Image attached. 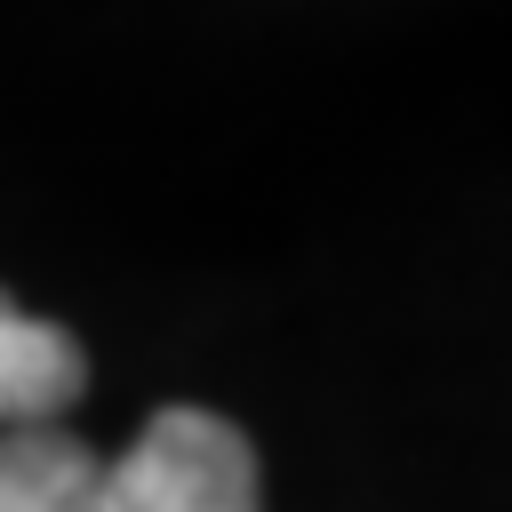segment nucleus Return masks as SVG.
Returning a JSON list of instances; mask_svg holds the SVG:
<instances>
[{
	"label": "nucleus",
	"mask_w": 512,
	"mask_h": 512,
	"mask_svg": "<svg viewBox=\"0 0 512 512\" xmlns=\"http://www.w3.org/2000/svg\"><path fill=\"white\" fill-rule=\"evenodd\" d=\"M88 392V352L72 328L24 312L0 288V432L16 424H56L72 400Z\"/></svg>",
	"instance_id": "2"
},
{
	"label": "nucleus",
	"mask_w": 512,
	"mask_h": 512,
	"mask_svg": "<svg viewBox=\"0 0 512 512\" xmlns=\"http://www.w3.org/2000/svg\"><path fill=\"white\" fill-rule=\"evenodd\" d=\"M96 480L104 456L64 424L0 432V512H96Z\"/></svg>",
	"instance_id": "3"
},
{
	"label": "nucleus",
	"mask_w": 512,
	"mask_h": 512,
	"mask_svg": "<svg viewBox=\"0 0 512 512\" xmlns=\"http://www.w3.org/2000/svg\"><path fill=\"white\" fill-rule=\"evenodd\" d=\"M96 512H264L256 440L216 408H160L104 464Z\"/></svg>",
	"instance_id": "1"
}]
</instances>
